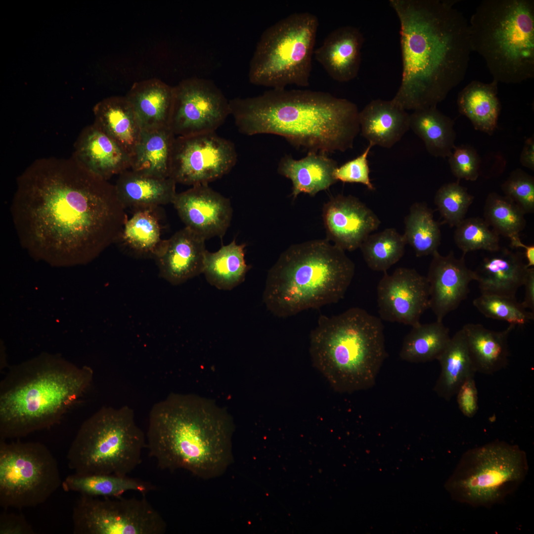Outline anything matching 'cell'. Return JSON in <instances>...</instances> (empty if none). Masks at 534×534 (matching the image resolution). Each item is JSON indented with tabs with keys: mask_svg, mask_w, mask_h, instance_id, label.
<instances>
[{
	"mask_svg": "<svg viewBox=\"0 0 534 534\" xmlns=\"http://www.w3.org/2000/svg\"><path fill=\"white\" fill-rule=\"evenodd\" d=\"M11 213L22 247L60 266L94 259L128 221L115 185L73 156L31 163L17 178Z\"/></svg>",
	"mask_w": 534,
	"mask_h": 534,
	"instance_id": "cell-1",
	"label": "cell"
},
{
	"mask_svg": "<svg viewBox=\"0 0 534 534\" xmlns=\"http://www.w3.org/2000/svg\"><path fill=\"white\" fill-rule=\"evenodd\" d=\"M400 23L402 72L392 100L404 110L437 106L464 79L472 49L469 24L441 0H390Z\"/></svg>",
	"mask_w": 534,
	"mask_h": 534,
	"instance_id": "cell-2",
	"label": "cell"
},
{
	"mask_svg": "<svg viewBox=\"0 0 534 534\" xmlns=\"http://www.w3.org/2000/svg\"><path fill=\"white\" fill-rule=\"evenodd\" d=\"M229 102L241 133L279 135L308 152H344L360 131L357 106L328 92L272 89Z\"/></svg>",
	"mask_w": 534,
	"mask_h": 534,
	"instance_id": "cell-3",
	"label": "cell"
},
{
	"mask_svg": "<svg viewBox=\"0 0 534 534\" xmlns=\"http://www.w3.org/2000/svg\"><path fill=\"white\" fill-rule=\"evenodd\" d=\"M234 430L232 417L213 400L172 393L150 411L146 447L162 470L183 469L213 479L233 461Z\"/></svg>",
	"mask_w": 534,
	"mask_h": 534,
	"instance_id": "cell-4",
	"label": "cell"
},
{
	"mask_svg": "<svg viewBox=\"0 0 534 534\" xmlns=\"http://www.w3.org/2000/svg\"><path fill=\"white\" fill-rule=\"evenodd\" d=\"M93 374L89 366L45 355L11 367L0 384V439L58 423L89 390Z\"/></svg>",
	"mask_w": 534,
	"mask_h": 534,
	"instance_id": "cell-5",
	"label": "cell"
},
{
	"mask_svg": "<svg viewBox=\"0 0 534 534\" xmlns=\"http://www.w3.org/2000/svg\"><path fill=\"white\" fill-rule=\"evenodd\" d=\"M355 270L345 251L327 239L292 245L269 270L264 302L279 317L336 303L344 297Z\"/></svg>",
	"mask_w": 534,
	"mask_h": 534,
	"instance_id": "cell-6",
	"label": "cell"
},
{
	"mask_svg": "<svg viewBox=\"0 0 534 534\" xmlns=\"http://www.w3.org/2000/svg\"><path fill=\"white\" fill-rule=\"evenodd\" d=\"M309 351L313 366L336 391L369 389L387 355L381 319L357 307L321 315L310 333Z\"/></svg>",
	"mask_w": 534,
	"mask_h": 534,
	"instance_id": "cell-7",
	"label": "cell"
},
{
	"mask_svg": "<svg viewBox=\"0 0 534 534\" xmlns=\"http://www.w3.org/2000/svg\"><path fill=\"white\" fill-rule=\"evenodd\" d=\"M469 25L472 51L485 60L493 80L518 84L534 77V2L484 0Z\"/></svg>",
	"mask_w": 534,
	"mask_h": 534,
	"instance_id": "cell-8",
	"label": "cell"
},
{
	"mask_svg": "<svg viewBox=\"0 0 534 534\" xmlns=\"http://www.w3.org/2000/svg\"><path fill=\"white\" fill-rule=\"evenodd\" d=\"M146 436L127 405L103 406L81 424L67 452L68 465L80 476H128L141 462Z\"/></svg>",
	"mask_w": 534,
	"mask_h": 534,
	"instance_id": "cell-9",
	"label": "cell"
},
{
	"mask_svg": "<svg viewBox=\"0 0 534 534\" xmlns=\"http://www.w3.org/2000/svg\"><path fill=\"white\" fill-rule=\"evenodd\" d=\"M318 24L314 14L296 12L266 29L250 61V82L274 89L309 86Z\"/></svg>",
	"mask_w": 534,
	"mask_h": 534,
	"instance_id": "cell-10",
	"label": "cell"
},
{
	"mask_svg": "<svg viewBox=\"0 0 534 534\" xmlns=\"http://www.w3.org/2000/svg\"><path fill=\"white\" fill-rule=\"evenodd\" d=\"M528 470L519 446L495 441L464 453L445 487L457 502L489 507L515 491Z\"/></svg>",
	"mask_w": 534,
	"mask_h": 534,
	"instance_id": "cell-11",
	"label": "cell"
},
{
	"mask_svg": "<svg viewBox=\"0 0 534 534\" xmlns=\"http://www.w3.org/2000/svg\"><path fill=\"white\" fill-rule=\"evenodd\" d=\"M57 461L39 442L0 439V505L6 509L35 507L61 486Z\"/></svg>",
	"mask_w": 534,
	"mask_h": 534,
	"instance_id": "cell-12",
	"label": "cell"
},
{
	"mask_svg": "<svg viewBox=\"0 0 534 534\" xmlns=\"http://www.w3.org/2000/svg\"><path fill=\"white\" fill-rule=\"evenodd\" d=\"M75 534H163L166 523L144 496L141 498L80 494L72 511Z\"/></svg>",
	"mask_w": 534,
	"mask_h": 534,
	"instance_id": "cell-13",
	"label": "cell"
},
{
	"mask_svg": "<svg viewBox=\"0 0 534 534\" xmlns=\"http://www.w3.org/2000/svg\"><path fill=\"white\" fill-rule=\"evenodd\" d=\"M237 160L234 143L216 132L176 136L170 178L177 183L208 184L228 174Z\"/></svg>",
	"mask_w": 534,
	"mask_h": 534,
	"instance_id": "cell-14",
	"label": "cell"
},
{
	"mask_svg": "<svg viewBox=\"0 0 534 534\" xmlns=\"http://www.w3.org/2000/svg\"><path fill=\"white\" fill-rule=\"evenodd\" d=\"M229 115V101L213 81L194 77L174 87L169 128L176 136L215 132Z\"/></svg>",
	"mask_w": 534,
	"mask_h": 534,
	"instance_id": "cell-15",
	"label": "cell"
},
{
	"mask_svg": "<svg viewBox=\"0 0 534 534\" xmlns=\"http://www.w3.org/2000/svg\"><path fill=\"white\" fill-rule=\"evenodd\" d=\"M380 318L413 326L429 309L426 277L415 269L398 267L392 274L385 272L377 287Z\"/></svg>",
	"mask_w": 534,
	"mask_h": 534,
	"instance_id": "cell-16",
	"label": "cell"
},
{
	"mask_svg": "<svg viewBox=\"0 0 534 534\" xmlns=\"http://www.w3.org/2000/svg\"><path fill=\"white\" fill-rule=\"evenodd\" d=\"M185 226L205 240L222 237L232 216L230 200L208 184H198L177 193L173 203Z\"/></svg>",
	"mask_w": 534,
	"mask_h": 534,
	"instance_id": "cell-17",
	"label": "cell"
},
{
	"mask_svg": "<svg viewBox=\"0 0 534 534\" xmlns=\"http://www.w3.org/2000/svg\"><path fill=\"white\" fill-rule=\"evenodd\" d=\"M322 218L327 239L349 251L359 248L381 223L372 210L352 195L331 198L323 206Z\"/></svg>",
	"mask_w": 534,
	"mask_h": 534,
	"instance_id": "cell-18",
	"label": "cell"
},
{
	"mask_svg": "<svg viewBox=\"0 0 534 534\" xmlns=\"http://www.w3.org/2000/svg\"><path fill=\"white\" fill-rule=\"evenodd\" d=\"M432 256L426 276L429 309L437 321H443L466 299L469 293V284L475 280V275L474 270L467 267L463 254L457 258L453 251L443 256L437 251Z\"/></svg>",
	"mask_w": 534,
	"mask_h": 534,
	"instance_id": "cell-19",
	"label": "cell"
},
{
	"mask_svg": "<svg viewBox=\"0 0 534 534\" xmlns=\"http://www.w3.org/2000/svg\"><path fill=\"white\" fill-rule=\"evenodd\" d=\"M205 240L186 226L163 240L154 258L160 276L173 285H179L203 273Z\"/></svg>",
	"mask_w": 534,
	"mask_h": 534,
	"instance_id": "cell-20",
	"label": "cell"
},
{
	"mask_svg": "<svg viewBox=\"0 0 534 534\" xmlns=\"http://www.w3.org/2000/svg\"><path fill=\"white\" fill-rule=\"evenodd\" d=\"M363 42V35L357 28L340 27L329 33L314 51L315 59L333 80L350 81L358 74Z\"/></svg>",
	"mask_w": 534,
	"mask_h": 534,
	"instance_id": "cell-21",
	"label": "cell"
},
{
	"mask_svg": "<svg viewBox=\"0 0 534 534\" xmlns=\"http://www.w3.org/2000/svg\"><path fill=\"white\" fill-rule=\"evenodd\" d=\"M74 147L72 156L105 179L131 168V159L127 153L93 124L81 131Z\"/></svg>",
	"mask_w": 534,
	"mask_h": 534,
	"instance_id": "cell-22",
	"label": "cell"
},
{
	"mask_svg": "<svg viewBox=\"0 0 534 534\" xmlns=\"http://www.w3.org/2000/svg\"><path fill=\"white\" fill-rule=\"evenodd\" d=\"M528 268L521 253L500 247L490 252L474 271L481 294L516 298Z\"/></svg>",
	"mask_w": 534,
	"mask_h": 534,
	"instance_id": "cell-23",
	"label": "cell"
},
{
	"mask_svg": "<svg viewBox=\"0 0 534 534\" xmlns=\"http://www.w3.org/2000/svg\"><path fill=\"white\" fill-rule=\"evenodd\" d=\"M362 135L373 146L391 148L410 128L409 114L391 100H372L359 112Z\"/></svg>",
	"mask_w": 534,
	"mask_h": 534,
	"instance_id": "cell-24",
	"label": "cell"
},
{
	"mask_svg": "<svg viewBox=\"0 0 534 534\" xmlns=\"http://www.w3.org/2000/svg\"><path fill=\"white\" fill-rule=\"evenodd\" d=\"M118 176L114 185L118 197L125 208L134 212L173 203L177 194V183L170 177L146 175L131 169Z\"/></svg>",
	"mask_w": 534,
	"mask_h": 534,
	"instance_id": "cell-25",
	"label": "cell"
},
{
	"mask_svg": "<svg viewBox=\"0 0 534 534\" xmlns=\"http://www.w3.org/2000/svg\"><path fill=\"white\" fill-rule=\"evenodd\" d=\"M93 124L117 143L131 160L142 130L127 98L111 96L95 104Z\"/></svg>",
	"mask_w": 534,
	"mask_h": 534,
	"instance_id": "cell-26",
	"label": "cell"
},
{
	"mask_svg": "<svg viewBox=\"0 0 534 534\" xmlns=\"http://www.w3.org/2000/svg\"><path fill=\"white\" fill-rule=\"evenodd\" d=\"M337 167V162L327 154L309 152L300 160L288 155L283 157L278 164L277 172L292 181L291 195L295 199L302 193L314 196L318 192L329 188L337 182L333 172Z\"/></svg>",
	"mask_w": 534,
	"mask_h": 534,
	"instance_id": "cell-27",
	"label": "cell"
},
{
	"mask_svg": "<svg viewBox=\"0 0 534 534\" xmlns=\"http://www.w3.org/2000/svg\"><path fill=\"white\" fill-rule=\"evenodd\" d=\"M143 131L169 128L174 87L158 79L135 83L127 96Z\"/></svg>",
	"mask_w": 534,
	"mask_h": 534,
	"instance_id": "cell-28",
	"label": "cell"
},
{
	"mask_svg": "<svg viewBox=\"0 0 534 534\" xmlns=\"http://www.w3.org/2000/svg\"><path fill=\"white\" fill-rule=\"evenodd\" d=\"M509 325L500 331L491 330L480 324L468 323L463 330L468 349L476 372L492 374L508 363V336L515 328Z\"/></svg>",
	"mask_w": 534,
	"mask_h": 534,
	"instance_id": "cell-29",
	"label": "cell"
},
{
	"mask_svg": "<svg viewBox=\"0 0 534 534\" xmlns=\"http://www.w3.org/2000/svg\"><path fill=\"white\" fill-rule=\"evenodd\" d=\"M498 83L473 81L459 93V113L466 116L476 130L492 135L497 128L501 105L497 97Z\"/></svg>",
	"mask_w": 534,
	"mask_h": 534,
	"instance_id": "cell-30",
	"label": "cell"
},
{
	"mask_svg": "<svg viewBox=\"0 0 534 534\" xmlns=\"http://www.w3.org/2000/svg\"><path fill=\"white\" fill-rule=\"evenodd\" d=\"M437 360L441 372L434 391L439 397L448 401L463 382L476 373L462 328L450 338Z\"/></svg>",
	"mask_w": 534,
	"mask_h": 534,
	"instance_id": "cell-31",
	"label": "cell"
},
{
	"mask_svg": "<svg viewBox=\"0 0 534 534\" xmlns=\"http://www.w3.org/2000/svg\"><path fill=\"white\" fill-rule=\"evenodd\" d=\"M176 136L170 128L142 130L140 140L131 160V169L158 177H170Z\"/></svg>",
	"mask_w": 534,
	"mask_h": 534,
	"instance_id": "cell-32",
	"label": "cell"
},
{
	"mask_svg": "<svg viewBox=\"0 0 534 534\" xmlns=\"http://www.w3.org/2000/svg\"><path fill=\"white\" fill-rule=\"evenodd\" d=\"M409 127L433 156L448 157L455 146L454 122L437 106L413 111L409 115Z\"/></svg>",
	"mask_w": 534,
	"mask_h": 534,
	"instance_id": "cell-33",
	"label": "cell"
},
{
	"mask_svg": "<svg viewBox=\"0 0 534 534\" xmlns=\"http://www.w3.org/2000/svg\"><path fill=\"white\" fill-rule=\"evenodd\" d=\"M245 246L233 240L217 252L207 250L203 273L208 282L223 290H231L242 283L251 267L245 260Z\"/></svg>",
	"mask_w": 534,
	"mask_h": 534,
	"instance_id": "cell-34",
	"label": "cell"
},
{
	"mask_svg": "<svg viewBox=\"0 0 534 534\" xmlns=\"http://www.w3.org/2000/svg\"><path fill=\"white\" fill-rule=\"evenodd\" d=\"M62 486L67 491L100 497H118L128 491H135L143 495L155 490L152 483L140 479L114 475L68 476Z\"/></svg>",
	"mask_w": 534,
	"mask_h": 534,
	"instance_id": "cell-35",
	"label": "cell"
},
{
	"mask_svg": "<svg viewBox=\"0 0 534 534\" xmlns=\"http://www.w3.org/2000/svg\"><path fill=\"white\" fill-rule=\"evenodd\" d=\"M450 338L449 330L443 321L420 323L412 326L404 337L400 356L402 360L411 363L437 360Z\"/></svg>",
	"mask_w": 534,
	"mask_h": 534,
	"instance_id": "cell-36",
	"label": "cell"
},
{
	"mask_svg": "<svg viewBox=\"0 0 534 534\" xmlns=\"http://www.w3.org/2000/svg\"><path fill=\"white\" fill-rule=\"evenodd\" d=\"M156 209L135 211L124 227L119 241L137 257L154 259L163 241Z\"/></svg>",
	"mask_w": 534,
	"mask_h": 534,
	"instance_id": "cell-37",
	"label": "cell"
},
{
	"mask_svg": "<svg viewBox=\"0 0 534 534\" xmlns=\"http://www.w3.org/2000/svg\"><path fill=\"white\" fill-rule=\"evenodd\" d=\"M402 234L406 244L417 257L432 255L438 251L441 240L439 224L434 219L433 211L423 202H415L404 218Z\"/></svg>",
	"mask_w": 534,
	"mask_h": 534,
	"instance_id": "cell-38",
	"label": "cell"
},
{
	"mask_svg": "<svg viewBox=\"0 0 534 534\" xmlns=\"http://www.w3.org/2000/svg\"><path fill=\"white\" fill-rule=\"evenodd\" d=\"M406 244L402 234L395 228H387L370 234L359 248L370 269L385 272L402 257Z\"/></svg>",
	"mask_w": 534,
	"mask_h": 534,
	"instance_id": "cell-39",
	"label": "cell"
},
{
	"mask_svg": "<svg viewBox=\"0 0 534 534\" xmlns=\"http://www.w3.org/2000/svg\"><path fill=\"white\" fill-rule=\"evenodd\" d=\"M525 213L506 196L491 192L484 208V220L499 235L510 238L525 227Z\"/></svg>",
	"mask_w": 534,
	"mask_h": 534,
	"instance_id": "cell-40",
	"label": "cell"
},
{
	"mask_svg": "<svg viewBox=\"0 0 534 534\" xmlns=\"http://www.w3.org/2000/svg\"><path fill=\"white\" fill-rule=\"evenodd\" d=\"M454 240L463 254L483 250L489 252L498 250L499 235L484 220L478 217L464 219L456 226Z\"/></svg>",
	"mask_w": 534,
	"mask_h": 534,
	"instance_id": "cell-41",
	"label": "cell"
},
{
	"mask_svg": "<svg viewBox=\"0 0 534 534\" xmlns=\"http://www.w3.org/2000/svg\"><path fill=\"white\" fill-rule=\"evenodd\" d=\"M473 304L486 317L505 321L515 326L524 325L534 319V312L527 311L516 298L481 294Z\"/></svg>",
	"mask_w": 534,
	"mask_h": 534,
	"instance_id": "cell-42",
	"label": "cell"
},
{
	"mask_svg": "<svg viewBox=\"0 0 534 534\" xmlns=\"http://www.w3.org/2000/svg\"><path fill=\"white\" fill-rule=\"evenodd\" d=\"M474 197L458 182L443 185L437 191L434 202L444 222L456 226L465 217Z\"/></svg>",
	"mask_w": 534,
	"mask_h": 534,
	"instance_id": "cell-43",
	"label": "cell"
},
{
	"mask_svg": "<svg viewBox=\"0 0 534 534\" xmlns=\"http://www.w3.org/2000/svg\"><path fill=\"white\" fill-rule=\"evenodd\" d=\"M505 196L518 205L525 214L534 211V178L520 169L512 171L501 185Z\"/></svg>",
	"mask_w": 534,
	"mask_h": 534,
	"instance_id": "cell-44",
	"label": "cell"
},
{
	"mask_svg": "<svg viewBox=\"0 0 534 534\" xmlns=\"http://www.w3.org/2000/svg\"><path fill=\"white\" fill-rule=\"evenodd\" d=\"M448 163L452 174L459 179L475 181L479 176L480 157L470 145L455 146L448 157Z\"/></svg>",
	"mask_w": 534,
	"mask_h": 534,
	"instance_id": "cell-45",
	"label": "cell"
},
{
	"mask_svg": "<svg viewBox=\"0 0 534 534\" xmlns=\"http://www.w3.org/2000/svg\"><path fill=\"white\" fill-rule=\"evenodd\" d=\"M372 146L371 143H369L360 155L337 167L333 172V177L337 181L339 180L343 182L361 183L365 185L368 189L374 190L375 187L370 178V169L367 160L368 155Z\"/></svg>",
	"mask_w": 534,
	"mask_h": 534,
	"instance_id": "cell-46",
	"label": "cell"
},
{
	"mask_svg": "<svg viewBox=\"0 0 534 534\" xmlns=\"http://www.w3.org/2000/svg\"><path fill=\"white\" fill-rule=\"evenodd\" d=\"M474 377L467 378L455 395L460 410L469 418L473 417L478 410V391Z\"/></svg>",
	"mask_w": 534,
	"mask_h": 534,
	"instance_id": "cell-47",
	"label": "cell"
},
{
	"mask_svg": "<svg viewBox=\"0 0 534 534\" xmlns=\"http://www.w3.org/2000/svg\"><path fill=\"white\" fill-rule=\"evenodd\" d=\"M34 531L22 515L2 512L0 516V534H34Z\"/></svg>",
	"mask_w": 534,
	"mask_h": 534,
	"instance_id": "cell-48",
	"label": "cell"
},
{
	"mask_svg": "<svg viewBox=\"0 0 534 534\" xmlns=\"http://www.w3.org/2000/svg\"><path fill=\"white\" fill-rule=\"evenodd\" d=\"M523 285L525 293L523 302L521 303L526 309H530L534 312V268L528 267Z\"/></svg>",
	"mask_w": 534,
	"mask_h": 534,
	"instance_id": "cell-49",
	"label": "cell"
},
{
	"mask_svg": "<svg viewBox=\"0 0 534 534\" xmlns=\"http://www.w3.org/2000/svg\"><path fill=\"white\" fill-rule=\"evenodd\" d=\"M520 162L522 165L531 170H534V138H528L525 141L520 154Z\"/></svg>",
	"mask_w": 534,
	"mask_h": 534,
	"instance_id": "cell-50",
	"label": "cell"
},
{
	"mask_svg": "<svg viewBox=\"0 0 534 534\" xmlns=\"http://www.w3.org/2000/svg\"><path fill=\"white\" fill-rule=\"evenodd\" d=\"M511 246L514 248H523L525 249V257L528 263V267L534 266V246L527 245L524 244L519 237V235H514L510 238Z\"/></svg>",
	"mask_w": 534,
	"mask_h": 534,
	"instance_id": "cell-51",
	"label": "cell"
}]
</instances>
